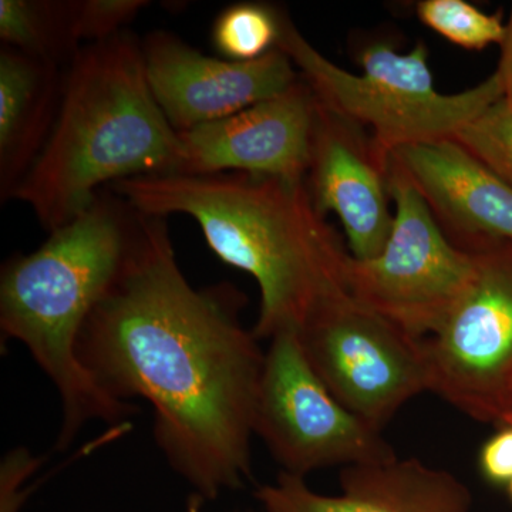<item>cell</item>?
I'll return each instance as SVG.
<instances>
[{"label": "cell", "instance_id": "cell-1", "mask_svg": "<svg viewBox=\"0 0 512 512\" xmlns=\"http://www.w3.org/2000/svg\"><path fill=\"white\" fill-rule=\"evenodd\" d=\"M245 305L228 282L194 288L167 218L143 214L126 268L77 340V356L101 389L151 404L157 446L204 500L251 477L265 352L242 325Z\"/></svg>", "mask_w": 512, "mask_h": 512}, {"label": "cell", "instance_id": "cell-2", "mask_svg": "<svg viewBox=\"0 0 512 512\" xmlns=\"http://www.w3.org/2000/svg\"><path fill=\"white\" fill-rule=\"evenodd\" d=\"M141 214H184L225 264L261 291L256 338L301 333L333 296L348 291L349 252L313 205L306 180L220 173L160 174L109 185Z\"/></svg>", "mask_w": 512, "mask_h": 512}, {"label": "cell", "instance_id": "cell-3", "mask_svg": "<svg viewBox=\"0 0 512 512\" xmlns=\"http://www.w3.org/2000/svg\"><path fill=\"white\" fill-rule=\"evenodd\" d=\"M143 214L107 187L32 254L12 256L0 274V328L19 340L55 384L63 423L57 447L93 420L123 423L133 414L87 372L77 340L94 308L126 268Z\"/></svg>", "mask_w": 512, "mask_h": 512}, {"label": "cell", "instance_id": "cell-4", "mask_svg": "<svg viewBox=\"0 0 512 512\" xmlns=\"http://www.w3.org/2000/svg\"><path fill=\"white\" fill-rule=\"evenodd\" d=\"M180 134L158 107L130 30L83 46L64 73L55 130L13 200L49 232L79 217L109 185L180 173Z\"/></svg>", "mask_w": 512, "mask_h": 512}, {"label": "cell", "instance_id": "cell-5", "mask_svg": "<svg viewBox=\"0 0 512 512\" xmlns=\"http://www.w3.org/2000/svg\"><path fill=\"white\" fill-rule=\"evenodd\" d=\"M278 49L295 64L316 100L370 131L386 158L399 148L453 137L504 97L497 72L466 92H437L423 42L407 53L393 42L367 43L357 53L363 73H350L316 50L282 13Z\"/></svg>", "mask_w": 512, "mask_h": 512}, {"label": "cell", "instance_id": "cell-6", "mask_svg": "<svg viewBox=\"0 0 512 512\" xmlns=\"http://www.w3.org/2000/svg\"><path fill=\"white\" fill-rule=\"evenodd\" d=\"M393 227L372 259L349 255L346 286L356 301L412 338L436 335L467 291L474 259L451 244L406 177L389 161Z\"/></svg>", "mask_w": 512, "mask_h": 512}, {"label": "cell", "instance_id": "cell-7", "mask_svg": "<svg viewBox=\"0 0 512 512\" xmlns=\"http://www.w3.org/2000/svg\"><path fill=\"white\" fill-rule=\"evenodd\" d=\"M474 274L426 340L430 392L481 423H512V242L470 252Z\"/></svg>", "mask_w": 512, "mask_h": 512}, {"label": "cell", "instance_id": "cell-8", "mask_svg": "<svg viewBox=\"0 0 512 512\" xmlns=\"http://www.w3.org/2000/svg\"><path fill=\"white\" fill-rule=\"evenodd\" d=\"M299 339L329 392L376 430L383 431L404 404L430 392L426 340L407 335L349 291L326 302Z\"/></svg>", "mask_w": 512, "mask_h": 512}, {"label": "cell", "instance_id": "cell-9", "mask_svg": "<svg viewBox=\"0 0 512 512\" xmlns=\"http://www.w3.org/2000/svg\"><path fill=\"white\" fill-rule=\"evenodd\" d=\"M265 352L254 433L286 473L362 466L397 457L382 431L346 409L316 375L298 333H279Z\"/></svg>", "mask_w": 512, "mask_h": 512}, {"label": "cell", "instance_id": "cell-10", "mask_svg": "<svg viewBox=\"0 0 512 512\" xmlns=\"http://www.w3.org/2000/svg\"><path fill=\"white\" fill-rule=\"evenodd\" d=\"M148 86L177 133L237 114L284 93L299 80L281 49L251 60L204 55L180 36L153 30L141 40Z\"/></svg>", "mask_w": 512, "mask_h": 512}, {"label": "cell", "instance_id": "cell-11", "mask_svg": "<svg viewBox=\"0 0 512 512\" xmlns=\"http://www.w3.org/2000/svg\"><path fill=\"white\" fill-rule=\"evenodd\" d=\"M316 99L302 77L271 99L180 134V173H248L305 180Z\"/></svg>", "mask_w": 512, "mask_h": 512}, {"label": "cell", "instance_id": "cell-12", "mask_svg": "<svg viewBox=\"0 0 512 512\" xmlns=\"http://www.w3.org/2000/svg\"><path fill=\"white\" fill-rule=\"evenodd\" d=\"M389 160L365 128L316 100L306 185L322 217L338 215L353 258H375L392 231Z\"/></svg>", "mask_w": 512, "mask_h": 512}, {"label": "cell", "instance_id": "cell-13", "mask_svg": "<svg viewBox=\"0 0 512 512\" xmlns=\"http://www.w3.org/2000/svg\"><path fill=\"white\" fill-rule=\"evenodd\" d=\"M390 164L423 197L451 244L474 252L512 242V187L453 138L399 148Z\"/></svg>", "mask_w": 512, "mask_h": 512}, {"label": "cell", "instance_id": "cell-14", "mask_svg": "<svg viewBox=\"0 0 512 512\" xmlns=\"http://www.w3.org/2000/svg\"><path fill=\"white\" fill-rule=\"evenodd\" d=\"M339 495L315 493L281 471L255 497L268 512H471L473 495L450 471L419 458H393L340 471Z\"/></svg>", "mask_w": 512, "mask_h": 512}, {"label": "cell", "instance_id": "cell-15", "mask_svg": "<svg viewBox=\"0 0 512 512\" xmlns=\"http://www.w3.org/2000/svg\"><path fill=\"white\" fill-rule=\"evenodd\" d=\"M66 69L0 47V200H13L49 143L62 106Z\"/></svg>", "mask_w": 512, "mask_h": 512}, {"label": "cell", "instance_id": "cell-16", "mask_svg": "<svg viewBox=\"0 0 512 512\" xmlns=\"http://www.w3.org/2000/svg\"><path fill=\"white\" fill-rule=\"evenodd\" d=\"M0 39L64 69L83 47L74 35L73 0H0Z\"/></svg>", "mask_w": 512, "mask_h": 512}, {"label": "cell", "instance_id": "cell-17", "mask_svg": "<svg viewBox=\"0 0 512 512\" xmlns=\"http://www.w3.org/2000/svg\"><path fill=\"white\" fill-rule=\"evenodd\" d=\"M281 25L282 12L274 6L235 3L212 23V46L228 60L251 62L278 47Z\"/></svg>", "mask_w": 512, "mask_h": 512}, {"label": "cell", "instance_id": "cell-18", "mask_svg": "<svg viewBox=\"0 0 512 512\" xmlns=\"http://www.w3.org/2000/svg\"><path fill=\"white\" fill-rule=\"evenodd\" d=\"M417 16L427 28L467 50L503 45L505 25L500 15H488L466 0H423Z\"/></svg>", "mask_w": 512, "mask_h": 512}, {"label": "cell", "instance_id": "cell-19", "mask_svg": "<svg viewBox=\"0 0 512 512\" xmlns=\"http://www.w3.org/2000/svg\"><path fill=\"white\" fill-rule=\"evenodd\" d=\"M451 138L512 187V106L504 97Z\"/></svg>", "mask_w": 512, "mask_h": 512}, {"label": "cell", "instance_id": "cell-20", "mask_svg": "<svg viewBox=\"0 0 512 512\" xmlns=\"http://www.w3.org/2000/svg\"><path fill=\"white\" fill-rule=\"evenodd\" d=\"M148 5L147 0H73L77 42L92 45L119 35Z\"/></svg>", "mask_w": 512, "mask_h": 512}, {"label": "cell", "instance_id": "cell-21", "mask_svg": "<svg viewBox=\"0 0 512 512\" xmlns=\"http://www.w3.org/2000/svg\"><path fill=\"white\" fill-rule=\"evenodd\" d=\"M481 448L480 467L485 478L493 483L512 480V423L500 427Z\"/></svg>", "mask_w": 512, "mask_h": 512}, {"label": "cell", "instance_id": "cell-22", "mask_svg": "<svg viewBox=\"0 0 512 512\" xmlns=\"http://www.w3.org/2000/svg\"><path fill=\"white\" fill-rule=\"evenodd\" d=\"M495 72L500 76L501 84H503L504 99L512 106V6L510 18H508L507 25H505L500 63H498Z\"/></svg>", "mask_w": 512, "mask_h": 512}, {"label": "cell", "instance_id": "cell-23", "mask_svg": "<svg viewBox=\"0 0 512 512\" xmlns=\"http://www.w3.org/2000/svg\"><path fill=\"white\" fill-rule=\"evenodd\" d=\"M202 501H204V500H202L200 495H194V497L191 498L190 503H188L187 512L200 511Z\"/></svg>", "mask_w": 512, "mask_h": 512}, {"label": "cell", "instance_id": "cell-24", "mask_svg": "<svg viewBox=\"0 0 512 512\" xmlns=\"http://www.w3.org/2000/svg\"><path fill=\"white\" fill-rule=\"evenodd\" d=\"M508 484H510V493H511V497H512V480Z\"/></svg>", "mask_w": 512, "mask_h": 512}]
</instances>
